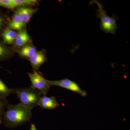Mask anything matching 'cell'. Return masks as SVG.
<instances>
[{"mask_svg":"<svg viewBox=\"0 0 130 130\" xmlns=\"http://www.w3.org/2000/svg\"><path fill=\"white\" fill-rule=\"evenodd\" d=\"M32 114L31 109L20 103L9 104L3 114L2 121L7 126H16L29 121Z\"/></svg>","mask_w":130,"mask_h":130,"instance_id":"obj_1","label":"cell"},{"mask_svg":"<svg viewBox=\"0 0 130 130\" xmlns=\"http://www.w3.org/2000/svg\"><path fill=\"white\" fill-rule=\"evenodd\" d=\"M13 94H16L21 104L30 109L38 106L42 95L31 86L28 88L13 89Z\"/></svg>","mask_w":130,"mask_h":130,"instance_id":"obj_2","label":"cell"},{"mask_svg":"<svg viewBox=\"0 0 130 130\" xmlns=\"http://www.w3.org/2000/svg\"><path fill=\"white\" fill-rule=\"evenodd\" d=\"M95 3L98 7L97 18L101 20L100 28L106 33H110L116 34V30L118 29L116 21L118 19L117 15L113 14L112 17H109L107 14V12L103 9V6L96 0L92 1L90 3V5Z\"/></svg>","mask_w":130,"mask_h":130,"instance_id":"obj_3","label":"cell"},{"mask_svg":"<svg viewBox=\"0 0 130 130\" xmlns=\"http://www.w3.org/2000/svg\"><path fill=\"white\" fill-rule=\"evenodd\" d=\"M28 75L32 88L38 91L42 95H46L50 87L47 79L37 71L33 72L32 73H28Z\"/></svg>","mask_w":130,"mask_h":130,"instance_id":"obj_4","label":"cell"},{"mask_svg":"<svg viewBox=\"0 0 130 130\" xmlns=\"http://www.w3.org/2000/svg\"><path fill=\"white\" fill-rule=\"evenodd\" d=\"M47 81L50 86H57L61 87L77 93L83 96H85L87 95L86 91L82 90L76 83L68 78L55 81L47 79Z\"/></svg>","mask_w":130,"mask_h":130,"instance_id":"obj_5","label":"cell"},{"mask_svg":"<svg viewBox=\"0 0 130 130\" xmlns=\"http://www.w3.org/2000/svg\"><path fill=\"white\" fill-rule=\"evenodd\" d=\"M46 50H42L37 51L29 60L33 69V72L37 71L40 67L47 61Z\"/></svg>","mask_w":130,"mask_h":130,"instance_id":"obj_6","label":"cell"},{"mask_svg":"<svg viewBox=\"0 0 130 130\" xmlns=\"http://www.w3.org/2000/svg\"><path fill=\"white\" fill-rule=\"evenodd\" d=\"M38 106H39L43 109H53L59 106L56 98L54 96H46L42 95L40 98Z\"/></svg>","mask_w":130,"mask_h":130,"instance_id":"obj_7","label":"cell"},{"mask_svg":"<svg viewBox=\"0 0 130 130\" xmlns=\"http://www.w3.org/2000/svg\"><path fill=\"white\" fill-rule=\"evenodd\" d=\"M31 43V38L25 29H23L17 33L14 43V46L17 48H20L25 45Z\"/></svg>","mask_w":130,"mask_h":130,"instance_id":"obj_8","label":"cell"},{"mask_svg":"<svg viewBox=\"0 0 130 130\" xmlns=\"http://www.w3.org/2000/svg\"><path fill=\"white\" fill-rule=\"evenodd\" d=\"M16 8L15 12L20 16L26 24L29 23L33 14L38 10L37 9H33L29 7H19Z\"/></svg>","mask_w":130,"mask_h":130,"instance_id":"obj_9","label":"cell"},{"mask_svg":"<svg viewBox=\"0 0 130 130\" xmlns=\"http://www.w3.org/2000/svg\"><path fill=\"white\" fill-rule=\"evenodd\" d=\"M26 24L18 13L15 12L11 20L8 24L7 28L14 30L19 31L24 29Z\"/></svg>","mask_w":130,"mask_h":130,"instance_id":"obj_10","label":"cell"},{"mask_svg":"<svg viewBox=\"0 0 130 130\" xmlns=\"http://www.w3.org/2000/svg\"><path fill=\"white\" fill-rule=\"evenodd\" d=\"M36 48L31 43L25 45L20 48L19 54L22 58L29 60L37 52Z\"/></svg>","mask_w":130,"mask_h":130,"instance_id":"obj_11","label":"cell"},{"mask_svg":"<svg viewBox=\"0 0 130 130\" xmlns=\"http://www.w3.org/2000/svg\"><path fill=\"white\" fill-rule=\"evenodd\" d=\"M1 35L3 43L6 44H10L14 43L17 33L15 31L6 28L3 31Z\"/></svg>","mask_w":130,"mask_h":130,"instance_id":"obj_12","label":"cell"},{"mask_svg":"<svg viewBox=\"0 0 130 130\" xmlns=\"http://www.w3.org/2000/svg\"><path fill=\"white\" fill-rule=\"evenodd\" d=\"M13 54L12 49L0 40V62L9 59Z\"/></svg>","mask_w":130,"mask_h":130,"instance_id":"obj_13","label":"cell"},{"mask_svg":"<svg viewBox=\"0 0 130 130\" xmlns=\"http://www.w3.org/2000/svg\"><path fill=\"white\" fill-rule=\"evenodd\" d=\"M13 89L8 88L5 83L0 79V98L6 100V98L13 94Z\"/></svg>","mask_w":130,"mask_h":130,"instance_id":"obj_14","label":"cell"},{"mask_svg":"<svg viewBox=\"0 0 130 130\" xmlns=\"http://www.w3.org/2000/svg\"><path fill=\"white\" fill-rule=\"evenodd\" d=\"M15 8L22 7H28L29 6H35L38 1L37 0H12Z\"/></svg>","mask_w":130,"mask_h":130,"instance_id":"obj_15","label":"cell"},{"mask_svg":"<svg viewBox=\"0 0 130 130\" xmlns=\"http://www.w3.org/2000/svg\"><path fill=\"white\" fill-rule=\"evenodd\" d=\"M9 104L7 100L0 98V124L2 122L4 112Z\"/></svg>","mask_w":130,"mask_h":130,"instance_id":"obj_16","label":"cell"},{"mask_svg":"<svg viewBox=\"0 0 130 130\" xmlns=\"http://www.w3.org/2000/svg\"><path fill=\"white\" fill-rule=\"evenodd\" d=\"M9 22L6 16L0 12V34H1L3 31L6 28V26H7Z\"/></svg>","mask_w":130,"mask_h":130,"instance_id":"obj_17","label":"cell"},{"mask_svg":"<svg viewBox=\"0 0 130 130\" xmlns=\"http://www.w3.org/2000/svg\"><path fill=\"white\" fill-rule=\"evenodd\" d=\"M0 7L11 10L15 8L12 0H0Z\"/></svg>","mask_w":130,"mask_h":130,"instance_id":"obj_18","label":"cell"},{"mask_svg":"<svg viewBox=\"0 0 130 130\" xmlns=\"http://www.w3.org/2000/svg\"><path fill=\"white\" fill-rule=\"evenodd\" d=\"M30 130H37L36 128V126L35 125L33 124H32L31 126V128Z\"/></svg>","mask_w":130,"mask_h":130,"instance_id":"obj_19","label":"cell"},{"mask_svg":"<svg viewBox=\"0 0 130 130\" xmlns=\"http://www.w3.org/2000/svg\"><path fill=\"white\" fill-rule=\"evenodd\" d=\"M0 68H2V67H0Z\"/></svg>","mask_w":130,"mask_h":130,"instance_id":"obj_20","label":"cell"}]
</instances>
